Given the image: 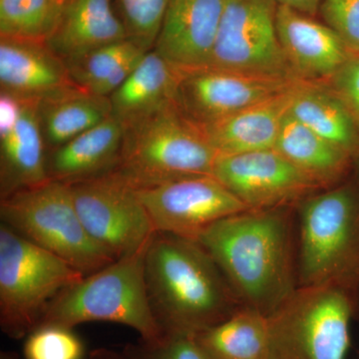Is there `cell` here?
I'll return each mask as SVG.
<instances>
[{"label": "cell", "instance_id": "6da1fadb", "mask_svg": "<svg viewBox=\"0 0 359 359\" xmlns=\"http://www.w3.org/2000/svg\"><path fill=\"white\" fill-rule=\"evenodd\" d=\"M197 242L247 308L271 316L299 287L295 207L231 215Z\"/></svg>", "mask_w": 359, "mask_h": 359}, {"label": "cell", "instance_id": "7a4b0ae2", "mask_svg": "<svg viewBox=\"0 0 359 359\" xmlns=\"http://www.w3.org/2000/svg\"><path fill=\"white\" fill-rule=\"evenodd\" d=\"M145 282L151 308L166 334H199L244 306L199 243L170 233L153 236Z\"/></svg>", "mask_w": 359, "mask_h": 359}, {"label": "cell", "instance_id": "3957f363", "mask_svg": "<svg viewBox=\"0 0 359 359\" xmlns=\"http://www.w3.org/2000/svg\"><path fill=\"white\" fill-rule=\"evenodd\" d=\"M299 287L335 285L359 295V185L353 178L295 207Z\"/></svg>", "mask_w": 359, "mask_h": 359}, {"label": "cell", "instance_id": "277c9868", "mask_svg": "<svg viewBox=\"0 0 359 359\" xmlns=\"http://www.w3.org/2000/svg\"><path fill=\"white\" fill-rule=\"evenodd\" d=\"M218 152L176 102L124 127L118 172L136 188L214 176Z\"/></svg>", "mask_w": 359, "mask_h": 359}, {"label": "cell", "instance_id": "5b68a950", "mask_svg": "<svg viewBox=\"0 0 359 359\" xmlns=\"http://www.w3.org/2000/svg\"><path fill=\"white\" fill-rule=\"evenodd\" d=\"M148 247L63 290L49 304L40 325L72 328L90 321H108L133 328L149 344L159 346L167 334L149 301L145 282Z\"/></svg>", "mask_w": 359, "mask_h": 359}, {"label": "cell", "instance_id": "8992f818", "mask_svg": "<svg viewBox=\"0 0 359 359\" xmlns=\"http://www.w3.org/2000/svg\"><path fill=\"white\" fill-rule=\"evenodd\" d=\"M358 299L339 285L297 287L268 316V359H346Z\"/></svg>", "mask_w": 359, "mask_h": 359}, {"label": "cell", "instance_id": "52a82bcc", "mask_svg": "<svg viewBox=\"0 0 359 359\" xmlns=\"http://www.w3.org/2000/svg\"><path fill=\"white\" fill-rule=\"evenodd\" d=\"M1 223L85 276L115 262L85 230L70 186L48 180L0 201Z\"/></svg>", "mask_w": 359, "mask_h": 359}, {"label": "cell", "instance_id": "ba28073f", "mask_svg": "<svg viewBox=\"0 0 359 359\" xmlns=\"http://www.w3.org/2000/svg\"><path fill=\"white\" fill-rule=\"evenodd\" d=\"M84 278L65 259L0 224V321L11 337L39 327L52 301Z\"/></svg>", "mask_w": 359, "mask_h": 359}, {"label": "cell", "instance_id": "9c48e42d", "mask_svg": "<svg viewBox=\"0 0 359 359\" xmlns=\"http://www.w3.org/2000/svg\"><path fill=\"white\" fill-rule=\"evenodd\" d=\"M68 185L85 230L115 261L150 244L156 231L138 189L117 170Z\"/></svg>", "mask_w": 359, "mask_h": 359}, {"label": "cell", "instance_id": "30bf717a", "mask_svg": "<svg viewBox=\"0 0 359 359\" xmlns=\"http://www.w3.org/2000/svg\"><path fill=\"white\" fill-rule=\"evenodd\" d=\"M276 7L275 0H224L209 66L257 76L297 79L278 41Z\"/></svg>", "mask_w": 359, "mask_h": 359}, {"label": "cell", "instance_id": "8fae6325", "mask_svg": "<svg viewBox=\"0 0 359 359\" xmlns=\"http://www.w3.org/2000/svg\"><path fill=\"white\" fill-rule=\"evenodd\" d=\"M138 194L156 231L196 242L212 224L250 210L214 176L144 187Z\"/></svg>", "mask_w": 359, "mask_h": 359}, {"label": "cell", "instance_id": "7c38bea8", "mask_svg": "<svg viewBox=\"0 0 359 359\" xmlns=\"http://www.w3.org/2000/svg\"><path fill=\"white\" fill-rule=\"evenodd\" d=\"M214 177L250 210L297 207L325 190L275 149L219 155Z\"/></svg>", "mask_w": 359, "mask_h": 359}, {"label": "cell", "instance_id": "4fadbf2b", "mask_svg": "<svg viewBox=\"0 0 359 359\" xmlns=\"http://www.w3.org/2000/svg\"><path fill=\"white\" fill-rule=\"evenodd\" d=\"M176 102L199 126L292 89L299 79L257 76L205 66L179 69Z\"/></svg>", "mask_w": 359, "mask_h": 359}, {"label": "cell", "instance_id": "5bb4252c", "mask_svg": "<svg viewBox=\"0 0 359 359\" xmlns=\"http://www.w3.org/2000/svg\"><path fill=\"white\" fill-rule=\"evenodd\" d=\"M276 27L290 69L304 81L325 83L355 53L330 26L290 7H276Z\"/></svg>", "mask_w": 359, "mask_h": 359}, {"label": "cell", "instance_id": "9a60e30c", "mask_svg": "<svg viewBox=\"0 0 359 359\" xmlns=\"http://www.w3.org/2000/svg\"><path fill=\"white\" fill-rule=\"evenodd\" d=\"M224 0H170L154 48L179 69L210 65Z\"/></svg>", "mask_w": 359, "mask_h": 359}, {"label": "cell", "instance_id": "2e32d148", "mask_svg": "<svg viewBox=\"0 0 359 359\" xmlns=\"http://www.w3.org/2000/svg\"><path fill=\"white\" fill-rule=\"evenodd\" d=\"M0 85L1 92L34 102L77 87L46 45L6 39L0 40Z\"/></svg>", "mask_w": 359, "mask_h": 359}, {"label": "cell", "instance_id": "e0dca14e", "mask_svg": "<svg viewBox=\"0 0 359 359\" xmlns=\"http://www.w3.org/2000/svg\"><path fill=\"white\" fill-rule=\"evenodd\" d=\"M299 82L283 93L218 121L203 125L201 129L219 155L244 154L275 149L280 125L290 109Z\"/></svg>", "mask_w": 359, "mask_h": 359}, {"label": "cell", "instance_id": "ac0fdd59", "mask_svg": "<svg viewBox=\"0 0 359 359\" xmlns=\"http://www.w3.org/2000/svg\"><path fill=\"white\" fill-rule=\"evenodd\" d=\"M124 140V127L115 117L78 135L60 147L49 151L48 178L65 184L94 178L118 167Z\"/></svg>", "mask_w": 359, "mask_h": 359}, {"label": "cell", "instance_id": "d6986e66", "mask_svg": "<svg viewBox=\"0 0 359 359\" xmlns=\"http://www.w3.org/2000/svg\"><path fill=\"white\" fill-rule=\"evenodd\" d=\"M129 39L113 0H65L55 32L46 46L65 62Z\"/></svg>", "mask_w": 359, "mask_h": 359}, {"label": "cell", "instance_id": "ffe728a7", "mask_svg": "<svg viewBox=\"0 0 359 359\" xmlns=\"http://www.w3.org/2000/svg\"><path fill=\"white\" fill-rule=\"evenodd\" d=\"M34 101H25L18 124L0 137V198L45 183L48 178L43 133Z\"/></svg>", "mask_w": 359, "mask_h": 359}, {"label": "cell", "instance_id": "44dd1931", "mask_svg": "<svg viewBox=\"0 0 359 359\" xmlns=\"http://www.w3.org/2000/svg\"><path fill=\"white\" fill-rule=\"evenodd\" d=\"M178 83V68L155 49L148 51L128 79L109 97L113 117L126 127L176 102Z\"/></svg>", "mask_w": 359, "mask_h": 359}, {"label": "cell", "instance_id": "7402d4cb", "mask_svg": "<svg viewBox=\"0 0 359 359\" xmlns=\"http://www.w3.org/2000/svg\"><path fill=\"white\" fill-rule=\"evenodd\" d=\"M275 150L323 189L346 181L353 168V156L314 133L292 117L289 111L280 125Z\"/></svg>", "mask_w": 359, "mask_h": 359}, {"label": "cell", "instance_id": "603a6c76", "mask_svg": "<svg viewBox=\"0 0 359 359\" xmlns=\"http://www.w3.org/2000/svg\"><path fill=\"white\" fill-rule=\"evenodd\" d=\"M289 113L314 133L346 150L354 160L359 155V129L339 96L325 83L299 82Z\"/></svg>", "mask_w": 359, "mask_h": 359}, {"label": "cell", "instance_id": "cb8c5ba5", "mask_svg": "<svg viewBox=\"0 0 359 359\" xmlns=\"http://www.w3.org/2000/svg\"><path fill=\"white\" fill-rule=\"evenodd\" d=\"M45 145L60 147L112 116L110 99L73 87L37 103Z\"/></svg>", "mask_w": 359, "mask_h": 359}, {"label": "cell", "instance_id": "d4e9b609", "mask_svg": "<svg viewBox=\"0 0 359 359\" xmlns=\"http://www.w3.org/2000/svg\"><path fill=\"white\" fill-rule=\"evenodd\" d=\"M195 337L209 359L269 358L268 316L247 306Z\"/></svg>", "mask_w": 359, "mask_h": 359}, {"label": "cell", "instance_id": "484cf974", "mask_svg": "<svg viewBox=\"0 0 359 359\" xmlns=\"http://www.w3.org/2000/svg\"><path fill=\"white\" fill-rule=\"evenodd\" d=\"M65 4V0H0L1 39L46 44Z\"/></svg>", "mask_w": 359, "mask_h": 359}, {"label": "cell", "instance_id": "4316f807", "mask_svg": "<svg viewBox=\"0 0 359 359\" xmlns=\"http://www.w3.org/2000/svg\"><path fill=\"white\" fill-rule=\"evenodd\" d=\"M145 49L131 39L99 47L79 57L66 61L71 79L80 89L91 93L129 58L145 53Z\"/></svg>", "mask_w": 359, "mask_h": 359}, {"label": "cell", "instance_id": "83f0119b", "mask_svg": "<svg viewBox=\"0 0 359 359\" xmlns=\"http://www.w3.org/2000/svg\"><path fill=\"white\" fill-rule=\"evenodd\" d=\"M128 39L146 51L154 48L170 0H116Z\"/></svg>", "mask_w": 359, "mask_h": 359}, {"label": "cell", "instance_id": "f1b7e54d", "mask_svg": "<svg viewBox=\"0 0 359 359\" xmlns=\"http://www.w3.org/2000/svg\"><path fill=\"white\" fill-rule=\"evenodd\" d=\"M25 354L26 359H82L83 346L71 328L43 325L30 332Z\"/></svg>", "mask_w": 359, "mask_h": 359}, {"label": "cell", "instance_id": "f546056e", "mask_svg": "<svg viewBox=\"0 0 359 359\" xmlns=\"http://www.w3.org/2000/svg\"><path fill=\"white\" fill-rule=\"evenodd\" d=\"M321 15L355 53H359V0H321Z\"/></svg>", "mask_w": 359, "mask_h": 359}, {"label": "cell", "instance_id": "4dcf8cb0", "mask_svg": "<svg viewBox=\"0 0 359 359\" xmlns=\"http://www.w3.org/2000/svg\"><path fill=\"white\" fill-rule=\"evenodd\" d=\"M325 84L346 106L359 129V53H353Z\"/></svg>", "mask_w": 359, "mask_h": 359}, {"label": "cell", "instance_id": "1f68e13d", "mask_svg": "<svg viewBox=\"0 0 359 359\" xmlns=\"http://www.w3.org/2000/svg\"><path fill=\"white\" fill-rule=\"evenodd\" d=\"M156 347L158 349L157 359H209L194 334H167L164 340Z\"/></svg>", "mask_w": 359, "mask_h": 359}, {"label": "cell", "instance_id": "d6a6232c", "mask_svg": "<svg viewBox=\"0 0 359 359\" xmlns=\"http://www.w3.org/2000/svg\"><path fill=\"white\" fill-rule=\"evenodd\" d=\"M25 101L6 92L0 94V137L14 128L20 120Z\"/></svg>", "mask_w": 359, "mask_h": 359}, {"label": "cell", "instance_id": "836d02e7", "mask_svg": "<svg viewBox=\"0 0 359 359\" xmlns=\"http://www.w3.org/2000/svg\"><path fill=\"white\" fill-rule=\"evenodd\" d=\"M278 6H285L295 9L306 15L313 16L320 9L321 0H275Z\"/></svg>", "mask_w": 359, "mask_h": 359}, {"label": "cell", "instance_id": "e575fe53", "mask_svg": "<svg viewBox=\"0 0 359 359\" xmlns=\"http://www.w3.org/2000/svg\"><path fill=\"white\" fill-rule=\"evenodd\" d=\"M353 170L354 172V176L353 177V179L359 185V155L358 157H356V159L354 160Z\"/></svg>", "mask_w": 359, "mask_h": 359}]
</instances>
